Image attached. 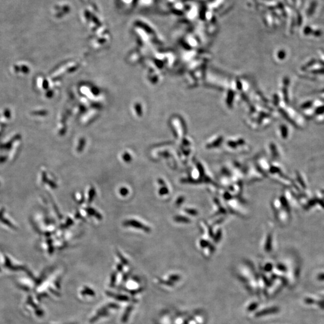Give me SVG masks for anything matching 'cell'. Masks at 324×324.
<instances>
[{"label":"cell","instance_id":"1","mask_svg":"<svg viewBox=\"0 0 324 324\" xmlns=\"http://www.w3.org/2000/svg\"><path fill=\"white\" fill-rule=\"evenodd\" d=\"M305 302L307 304H314V303L315 302V301H314L313 299L309 298H306V299L305 300Z\"/></svg>","mask_w":324,"mask_h":324},{"label":"cell","instance_id":"2","mask_svg":"<svg viewBox=\"0 0 324 324\" xmlns=\"http://www.w3.org/2000/svg\"><path fill=\"white\" fill-rule=\"evenodd\" d=\"M317 279H318L319 280L323 281V280H324V273L319 274V275H318V277H317Z\"/></svg>","mask_w":324,"mask_h":324}]
</instances>
